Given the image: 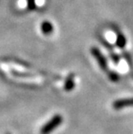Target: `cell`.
Segmentation results:
<instances>
[{
  "instance_id": "obj_1",
  "label": "cell",
  "mask_w": 133,
  "mask_h": 134,
  "mask_svg": "<svg viewBox=\"0 0 133 134\" xmlns=\"http://www.w3.org/2000/svg\"><path fill=\"white\" fill-rule=\"evenodd\" d=\"M63 121V118L61 114H55L49 119L46 124L43 125L40 130L41 134H50L55 131V128L60 126Z\"/></svg>"
},
{
  "instance_id": "obj_2",
  "label": "cell",
  "mask_w": 133,
  "mask_h": 134,
  "mask_svg": "<svg viewBox=\"0 0 133 134\" xmlns=\"http://www.w3.org/2000/svg\"><path fill=\"white\" fill-rule=\"evenodd\" d=\"M91 53H92V55L96 59V61H97L99 65H100L101 69L104 71L108 70V64H107L106 60L105 58V56L102 55V53L100 52V50L98 48L92 47L91 48Z\"/></svg>"
},
{
  "instance_id": "obj_3",
  "label": "cell",
  "mask_w": 133,
  "mask_h": 134,
  "mask_svg": "<svg viewBox=\"0 0 133 134\" xmlns=\"http://www.w3.org/2000/svg\"><path fill=\"white\" fill-rule=\"evenodd\" d=\"M133 107V98H125L117 99L112 103V107L115 110H121L124 107Z\"/></svg>"
},
{
  "instance_id": "obj_4",
  "label": "cell",
  "mask_w": 133,
  "mask_h": 134,
  "mask_svg": "<svg viewBox=\"0 0 133 134\" xmlns=\"http://www.w3.org/2000/svg\"><path fill=\"white\" fill-rule=\"evenodd\" d=\"M75 86V82H74V75L73 74H70V75L67 77L66 81H65L64 84V90L67 92H70L72 91Z\"/></svg>"
},
{
  "instance_id": "obj_5",
  "label": "cell",
  "mask_w": 133,
  "mask_h": 134,
  "mask_svg": "<svg viewBox=\"0 0 133 134\" xmlns=\"http://www.w3.org/2000/svg\"><path fill=\"white\" fill-rule=\"evenodd\" d=\"M41 30H42V32L43 35L49 36V35H50V34L53 32L54 26H53V24L50 22L45 21L43 23H42V24H41Z\"/></svg>"
},
{
  "instance_id": "obj_6",
  "label": "cell",
  "mask_w": 133,
  "mask_h": 134,
  "mask_svg": "<svg viewBox=\"0 0 133 134\" xmlns=\"http://www.w3.org/2000/svg\"><path fill=\"white\" fill-rule=\"evenodd\" d=\"M127 43V40L125 38L121 31L117 30V40H116V45L118 46V48H124L125 47V45Z\"/></svg>"
},
{
  "instance_id": "obj_7",
  "label": "cell",
  "mask_w": 133,
  "mask_h": 134,
  "mask_svg": "<svg viewBox=\"0 0 133 134\" xmlns=\"http://www.w3.org/2000/svg\"><path fill=\"white\" fill-rule=\"evenodd\" d=\"M108 77L112 82H118L119 81V75L115 71H110V72H108Z\"/></svg>"
},
{
  "instance_id": "obj_8",
  "label": "cell",
  "mask_w": 133,
  "mask_h": 134,
  "mask_svg": "<svg viewBox=\"0 0 133 134\" xmlns=\"http://www.w3.org/2000/svg\"><path fill=\"white\" fill-rule=\"evenodd\" d=\"M27 7L28 10H33L36 9V0H27Z\"/></svg>"
},
{
  "instance_id": "obj_9",
  "label": "cell",
  "mask_w": 133,
  "mask_h": 134,
  "mask_svg": "<svg viewBox=\"0 0 133 134\" xmlns=\"http://www.w3.org/2000/svg\"><path fill=\"white\" fill-rule=\"evenodd\" d=\"M124 58L126 59V61H127V62H128V64L130 65V67L132 68V67H133L132 59H131V55H129V53L124 52Z\"/></svg>"
},
{
  "instance_id": "obj_10",
  "label": "cell",
  "mask_w": 133,
  "mask_h": 134,
  "mask_svg": "<svg viewBox=\"0 0 133 134\" xmlns=\"http://www.w3.org/2000/svg\"><path fill=\"white\" fill-rule=\"evenodd\" d=\"M111 55V57H112V62H114L115 64H118V62H119V56H118L117 54H115L114 52L113 53H111L110 54Z\"/></svg>"
},
{
  "instance_id": "obj_11",
  "label": "cell",
  "mask_w": 133,
  "mask_h": 134,
  "mask_svg": "<svg viewBox=\"0 0 133 134\" xmlns=\"http://www.w3.org/2000/svg\"><path fill=\"white\" fill-rule=\"evenodd\" d=\"M100 42H102V44H103L104 46L106 47V48H108V49H110V50H111V49H112V46L111 44L109 43L108 42H106V40H105L104 38L100 37Z\"/></svg>"
},
{
  "instance_id": "obj_12",
  "label": "cell",
  "mask_w": 133,
  "mask_h": 134,
  "mask_svg": "<svg viewBox=\"0 0 133 134\" xmlns=\"http://www.w3.org/2000/svg\"><path fill=\"white\" fill-rule=\"evenodd\" d=\"M6 134H10V133H9V132H8V133H6Z\"/></svg>"
},
{
  "instance_id": "obj_13",
  "label": "cell",
  "mask_w": 133,
  "mask_h": 134,
  "mask_svg": "<svg viewBox=\"0 0 133 134\" xmlns=\"http://www.w3.org/2000/svg\"><path fill=\"white\" fill-rule=\"evenodd\" d=\"M132 77H133V74H132Z\"/></svg>"
}]
</instances>
